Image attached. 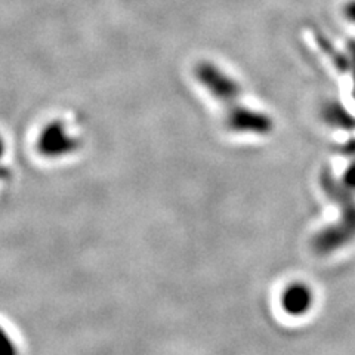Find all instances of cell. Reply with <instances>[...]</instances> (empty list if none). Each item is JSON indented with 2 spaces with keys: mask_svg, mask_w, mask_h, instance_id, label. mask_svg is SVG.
I'll return each mask as SVG.
<instances>
[{
  "mask_svg": "<svg viewBox=\"0 0 355 355\" xmlns=\"http://www.w3.org/2000/svg\"><path fill=\"white\" fill-rule=\"evenodd\" d=\"M196 76L200 83L220 103H232L240 95L239 85L230 76L222 73L216 65L200 64L196 69Z\"/></svg>",
  "mask_w": 355,
  "mask_h": 355,
  "instance_id": "cell-2",
  "label": "cell"
},
{
  "mask_svg": "<svg viewBox=\"0 0 355 355\" xmlns=\"http://www.w3.org/2000/svg\"><path fill=\"white\" fill-rule=\"evenodd\" d=\"M79 147V139L71 135L61 120H53L44 126L37 139L39 153L49 159L65 157V155H70Z\"/></svg>",
  "mask_w": 355,
  "mask_h": 355,
  "instance_id": "cell-1",
  "label": "cell"
},
{
  "mask_svg": "<svg viewBox=\"0 0 355 355\" xmlns=\"http://www.w3.org/2000/svg\"><path fill=\"white\" fill-rule=\"evenodd\" d=\"M282 305L287 314L302 315L313 305V292L304 283H292L282 295Z\"/></svg>",
  "mask_w": 355,
  "mask_h": 355,
  "instance_id": "cell-4",
  "label": "cell"
},
{
  "mask_svg": "<svg viewBox=\"0 0 355 355\" xmlns=\"http://www.w3.org/2000/svg\"><path fill=\"white\" fill-rule=\"evenodd\" d=\"M5 178H9V171L5 168H0V180H5Z\"/></svg>",
  "mask_w": 355,
  "mask_h": 355,
  "instance_id": "cell-9",
  "label": "cell"
},
{
  "mask_svg": "<svg viewBox=\"0 0 355 355\" xmlns=\"http://www.w3.org/2000/svg\"><path fill=\"white\" fill-rule=\"evenodd\" d=\"M227 126L234 132L248 133H268L272 128V121L257 111H252L243 105H236L228 108Z\"/></svg>",
  "mask_w": 355,
  "mask_h": 355,
  "instance_id": "cell-3",
  "label": "cell"
},
{
  "mask_svg": "<svg viewBox=\"0 0 355 355\" xmlns=\"http://www.w3.org/2000/svg\"><path fill=\"white\" fill-rule=\"evenodd\" d=\"M345 15L348 19H351L352 22H355V0H352V2H349L347 6H345Z\"/></svg>",
  "mask_w": 355,
  "mask_h": 355,
  "instance_id": "cell-7",
  "label": "cell"
},
{
  "mask_svg": "<svg viewBox=\"0 0 355 355\" xmlns=\"http://www.w3.org/2000/svg\"><path fill=\"white\" fill-rule=\"evenodd\" d=\"M5 150H6V144H5V139H3L2 137H0V159L3 157Z\"/></svg>",
  "mask_w": 355,
  "mask_h": 355,
  "instance_id": "cell-8",
  "label": "cell"
},
{
  "mask_svg": "<svg viewBox=\"0 0 355 355\" xmlns=\"http://www.w3.org/2000/svg\"><path fill=\"white\" fill-rule=\"evenodd\" d=\"M0 355H19L14 339L3 327H0Z\"/></svg>",
  "mask_w": 355,
  "mask_h": 355,
  "instance_id": "cell-5",
  "label": "cell"
},
{
  "mask_svg": "<svg viewBox=\"0 0 355 355\" xmlns=\"http://www.w3.org/2000/svg\"><path fill=\"white\" fill-rule=\"evenodd\" d=\"M345 182H347L351 188H355V164H352V168L348 169L347 178H345Z\"/></svg>",
  "mask_w": 355,
  "mask_h": 355,
  "instance_id": "cell-6",
  "label": "cell"
}]
</instances>
